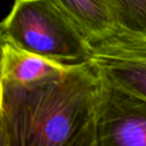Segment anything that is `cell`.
Wrapping results in <instances>:
<instances>
[{"mask_svg": "<svg viewBox=\"0 0 146 146\" xmlns=\"http://www.w3.org/2000/svg\"><path fill=\"white\" fill-rule=\"evenodd\" d=\"M103 79L96 146H146V97Z\"/></svg>", "mask_w": 146, "mask_h": 146, "instance_id": "obj_3", "label": "cell"}, {"mask_svg": "<svg viewBox=\"0 0 146 146\" xmlns=\"http://www.w3.org/2000/svg\"><path fill=\"white\" fill-rule=\"evenodd\" d=\"M103 76L89 60L28 87L1 84V146H96Z\"/></svg>", "mask_w": 146, "mask_h": 146, "instance_id": "obj_1", "label": "cell"}, {"mask_svg": "<svg viewBox=\"0 0 146 146\" xmlns=\"http://www.w3.org/2000/svg\"><path fill=\"white\" fill-rule=\"evenodd\" d=\"M1 40L62 63L87 60L90 42L54 0H14Z\"/></svg>", "mask_w": 146, "mask_h": 146, "instance_id": "obj_2", "label": "cell"}, {"mask_svg": "<svg viewBox=\"0 0 146 146\" xmlns=\"http://www.w3.org/2000/svg\"><path fill=\"white\" fill-rule=\"evenodd\" d=\"M118 27L146 35V0H110Z\"/></svg>", "mask_w": 146, "mask_h": 146, "instance_id": "obj_7", "label": "cell"}, {"mask_svg": "<svg viewBox=\"0 0 146 146\" xmlns=\"http://www.w3.org/2000/svg\"><path fill=\"white\" fill-rule=\"evenodd\" d=\"M88 59L103 76L146 97V35L118 28L90 43Z\"/></svg>", "mask_w": 146, "mask_h": 146, "instance_id": "obj_4", "label": "cell"}, {"mask_svg": "<svg viewBox=\"0 0 146 146\" xmlns=\"http://www.w3.org/2000/svg\"><path fill=\"white\" fill-rule=\"evenodd\" d=\"M70 64L51 60L1 40L0 84L28 87L61 75Z\"/></svg>", "mask_w": 146, "mask_h": 146, "instance_id": "obj_5", "label": "cell"}, {"mask_svg": "<svg viewBox=\"0 0 146 146\" xmlns=\"http://www.w3.org/2000/svg\"><path fill=\"white\" fill-rule=\"evenodd\" d=\"M90 43L105 38L119 27L110 0H54Z\"/></svg>", "mask_w": 146, "mask_h": 146, "instance_id": "obj_6", "label": "cell"}]
</instances>
